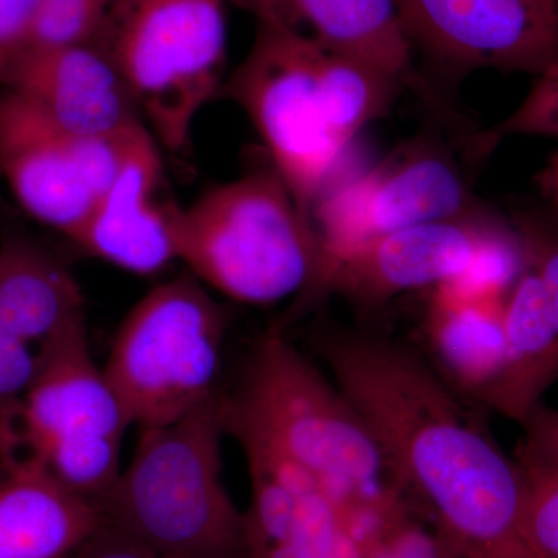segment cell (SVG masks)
Wrapping results in <instances>:
<instances>
[{
  "label": "cell",
  "instance_id": "6da1fadb",
  "mask_svg": "<svg viewBox=\"0 0 558 558\" xmlns=\"http://www.w3.org/2000/svg\"><path fill=\"white\" fill-rule=\"evenodd\" d=\"M314 348L354 405L402 494L421 499L457 558H537L526 473L428 360L387 337L318 330Z\"/></svg>",
  "mask_w": 558,
  "mask_h": 558
},
{
  "label": "cell",
  "instance_id": "7a4b0ae2",
  "mask_svg": "<svg viewBox=\"0 0 558 558\" xmlns=\"http://www.w3.org/2000/svg\"><path fill=\"white\" fill-rule=\"evenodd\" d=\"M220 411L306 470L339 513L402 497L357 410L281 328L260 337Z\"/></svg>",
  "mask_w": 558,
  "mask_h": 558
},
{
  "label": "cell",
  "instance_id": "3957f363",
  "mask_svg": "<svg viewBox=\"0 0 558 558\" xmlns=\"http://www.w3.org/2000/svg\"><path fill=\"white\" fill-rule=\"evenodd\" d=\"M140 432L130 465L97 502L101 519L171 558H247L244 513L222 480L220 395Z\"/></svg>",
  "mask_w": 558,
  "mask_h": 558
},
{
  "label": "cell",
  "instance_id": "277c9868",
  "mask_svg": "<svg viewBox=\"0 0 558 558\" xmlns=\"http://www.w3.org/2000/svg\"><path fill=\"white\" fill-rule=\"evenodd\" d=\"M175 241L197 281L244 304L303 296L317 274L312 220L275 170L222 183L179 208Z\"/></svg>",
  "mask_w": 558,
  "mask_h": 558
},
{
  "label": "cell",
  "instance_id": "5b68a950",
  "mask_svg": "<svg viewBox=\"0 0 558 558\" xmlns=\"http://www.w3.org/2000/svg\"><path fill=\"white\" fill-rule=\"evenodd\" d=\"M227 318L193 275L161 282L124 317L105 374L128 421L161 427L218 396Z\"/></svg>",
  "mask_w": 558,
  "mask_h": 558
},
{
  "label": "cell",
  "instance_id": "8992f818",
  "mask_svg": "<svg viewBox=\"0 0 558 558\" xmlns=\"http://www.w3.org/2000/svg\"><path fill=\"white\" fill-rule=\"evenodd\" d=\"M227 0H119L110 57L160 148L189 146L222 84Z\"/></svg>",
  "mask_w": 558,
  "mask_h": 558
},
{
  "label": "cell",
  "instance_id": "52a82bcc",
  "mask_svg": "<svg viewBox=\"0 0 558 558\" xmlns=\"http://www.w3.org/2000/svg\"><path fill=\"white\" fill-rule=\"evenodd\" d=\"M319 54L322 44L306 33L258 21L247 57L227 86L269 150L274 170L310 218L344 154L323 113Z\"/></svg>",
  "mask_w": 558,
  "mask_h": 558
},
{
  "label": "cell",
  "instance_id": "ba28073f",
  "mask_svg": "<svg viewBox=\"0 0 558 558\" xmlns=\"http://www.w3.org/2000/svg\"><path fill=\"white\" fill-rule=\"evenodd\" d=\"M472 209V194L457 160L435 143L413 140L318 197L311 211L318 266L363 242Z\"/></svg>",
  "mask_w": 558,
  "mask_h": 558
},
{
  "label": "cell",
  "instance_id": "9c48e42d",
  "mask_svg": "<svg viewBox=\"0 0 558 558\" xmlns=\"http://www.w3.org/2000/svg\"><path fill=\"white\" fill-rule=\"evenodd\" d=\"M505 222L475 208L363 242L323 260L303 300L336 293L355 306L374 307L402 293L438 288L461 277Z\"/></svg>",
  "mask_w": 558,
  "mask_h": 558
},
{
  "label": "cell",
  "instance_id": "30bf717a",
  "mask_svg": "<svg viewBox=\"0 0 558 558\" xmlns=\"http://www.w3.org/2000/svg\"><path fill=\"white\" fill-rule=\"evenodd\" d=\"M407 35L462 70L538 75L558 60V0H396Z\"/></svg>",
  "mask_w": 558,
  "mask_h": 558
},
{
  "label": "cell",
  "instance_id": "8fae6325",
  "mask_svg": "<svg viewBox=\"0 0 558 558\" xmlns=\"http://www.w3.org/2000/svg\"><path fill=\"white\" fill-rule=\"evenodd\" d=\"M0 170L22 207L69 240L97 202L86 137L61 130L10 90L0 97Z\"/></svg>",
  "mask_w": 558,
  "mask_h": 558
},
{
  "label": "cell",
  "instance_id": "7c38bea8",
  "mask_svg": "<svg viewBox=\"0 0 558 558\" xmlns=\"http://www.w3.org/2000/svg\"><path fill=\"white\" fill-rule=\"evenodd\" d=\"M131 427L112 385L90 354L86 318L69 319L39 343L21 414V459H35L70 435L123 438Z\"/></svg>",
  "mask_w": 558,
  "mask_h": 558
},
{
  "label": "cell",
  "instance_id": "4fadbf2b",
  "mask_svg": "<svg viewBox=\"0 0 558 558\" xmlns=\"http://www.w3.org/2000/svg\"><path fill=\"white\" fill-rule=\"evenodd\" d=\"M161 172L159 142L145 128L132 138L119 174L72 241L95 258L143 277L179 259V208L157 201Z\"/></svg>",
  "mask_w": 558,
  "mask_h": 558
},
{
  "label": "cell",
  "instance_id": "5bb4252c",
  "mask_svg": "<svg viewBox=\"0 0 558 558\" xmlns=\"http://www.w3.org/2000/svg\"><path fill=\"white\" fill-rule=\"evenodd\" d=\"M3 83L69 134L117 138L145 124L109 51L95 44L22 51Z\"/></svg>",
  "mask_w": 558,
  "mask_h": 558
},
{
  "label": "cell",
  "instance_id": "9a60e30c",
  "mask_svg": "<svg viewBox=\"0 0 558 558\" xmlns=\"http://www.w3.org/2000/svg\"><path fill=\"white\" fill-rule=\"evenodd\" d=\"M98 506L22 459L0 475V558H68L97 531Z\"/></svg>",
  "mask_w": 558,
  "mask_h": 558
},
{
  "label": "cell",
  "instance_id": "2e32d148",
  "mask_svg": "<svg viewBox=\"0 0 558 558\" xmlns=\"http://www.w3.org/2000/svg\"><path fill=\"white\" fill-rule=\"evenodd\" d=\"M258 21L306 33L323 47L376 65L403 84L411 78L413 44L396 0H238Z\"/></svg>",
  "mask_w": 558,
  "mask_h": 558
},
{
  "label": "cell",
  "instance_id": "e0dca14e",
  "mask_svg": "<svg viewBox=\"0 0 558 558\" xmlns=\"http://www.w3.org/2000/svg\"><path fill=\"white\" fill-rule=\"evenodd\" d=\"M425 332L432 366L462 399L486 407L508 359L505 301L459 296L432 289Z\"/></svg>",
  "mask_w": 558,
  "mask_h": 558
},
{
  "label": "cell",
  "instance_id": "ac0fdd59",
  "mask_svg": "<svg viewBox=\"0 0 558 558\" xmlns=\"http://www.w3.org/2000/svg\"><path fill=\"white\" fill-rule=\"evenodd\" d=\"M508 359L486 409L523 424L558 380V332L545 290L526 267L505 301Z\"/></svg>",
  "mask_w": 558,
  "mask_h": 558
},
{
  "label": "cell",
  "instance_id": "d6986e66",
  "mask_svg": "<svg viewBox=\"0 0 558 558\" xmlns=\"http://www.w3.org/2000/svg\"><path fill=\"white\" fill-rule=\"evenodd\" d=\"M83 293L68 269L24 241L0 247V326L27 343H43L83 314Z\"/></svg>",
  "mask_w": 558,
  "mask_h": 558
},
{
  "label": "cell",
  "instance_id": "ffe728a7",
  "mask_svg": "<svg viewBox=\"0 0 558 558\" xmlns=\"http://www.w3.org/2000/svg\"><path fill=\"white\" fill-rule=\"evenodd\" d=\"M318 86L330 135L347 150L359 132L391 109L403 83L369 62L322 46Z\"/></svg>",
  "mask_w": 558,
  "mask_h": 558
},
{
  "label": "cell",
  "instance_id": "44dd1931",
  "mask_svg": "<svg viewBox=\"0 0 558 558\" xmlns=\"http://www.w3.org/2000/svg\"><path fill=\"white\" fill-rule=\"evenodd\" d=\"M121 439L109 435H70L54 439L33 461L62 486L98 501L119 480Z\"/></svg>",
  "mask_w": 558,
  "mask_h": 558
},
{
  "label": "cell",
  "instance_id": "7402d4cb",
  "mask_svg": "<svg viewBox=\"0 0 558 558\" xmlns=\"http://www.w3.org/2000/svg\"><path fill=\"white\" fill-rule=\"evenodd\" d=\"M117 2L119 0H38L22 51L95 44Z\"/></svg>",
  "mask_w": 558,
  "mask_h": 558
},
{
  "label": "cell",
  "instance_id": "603a6c76",
  "mask_svg": "<svg viewBox=\"0 0 558 558\" xmlns=\"http://www.w3.org/2000/svg\"><path fill=\"white\" fill-rule=\"evenodd\" d=\"M36 371L32 344L0 326V465L21 459V414Z\"/></svg>",
  "mask_w": 558,
  "mask_h": 558
},
{
  "label": "cell",
  "instance_id": "cb8c5ba5",
  "mask_svg": "<svg viewBox=\"0 0 558 558\" xmlns=\"http://www.w3.org/2000/svg\"><path fill=\"white\" fill-rule=\"evenodd\" d=\"M509 137L558 138V60L534 76V84L505 120L476 134V159L494 153Z\"/></svg>",
  "mask_w": 558,
  "mask_h": 558
},
{
  "label": "cell",
  "instance_id": "d4e9b609",
  "mask_svg": "<svg viewBox=\"0 0 558 558\" xmlns=\"http://www.w3.org/2000/svg\"><path fill=\"white\" fill-rule=\"evenodd\" d=\"M339 510L325 492L304 499L288 538L256 558H329L339 534Z\"/></svg>",
  "mask_w": 558,
  "mask_h": 558
},
{
  "label": "cell",
  "instance_id": "484cf974",
  "mask_svg": "<svg viewBox=\"0 0 558 558\" xmlns=\"http://www.w3.org/2000/svg\"><path fill=\"white\" fill-rule=\"evenodd\" d=\"M524 527L537 558H558V473L527 470Z\"/></svg>",
  "mask_w": 558,
  "mask_h": 558
},
{
  "label": "cell",
  "instance_id": "4316f807",
  "mask_svg": "<svg viewBox=\"0 0 558 558\" xmlns=\"http://www.w3.org/2000/svg\"><path fill=\"white\" fill-rule=\"evenodd\" d=\"M527 267L545 290L558 332V223L542 218H524L519 223Z\"/></svg>",
  "mask_w": 558,
  "mask_h": 558
},
{
  "label": "cell",
  "instance_id": "83f0119b",
  "mask_svg": "<svg viewBox=\"0 0 558 558\" xmlns=\"http://www.w3.org/2000/svg\"><path fill=\"white\" fill-rule=\"evenodd\" d=\"M365 554L366 558H457L438 532L410 520L409 513L400 517Z\"/></svg>",
  "mask_w": 558,
  "mask_h": 558
},
{
  "label": "cell",
  "instance_id": "f1b7e54d",
  "mask_svg": "<svg viewBox=\"0 0 558 558\" xmlns=\"http://www.w3.org/2000/svg\"><path fill=\"white\" fill-rule=\"evenodd\" d=\"M517 461L523 469L558 473V410L539 403L521 424Z\"/></svg>",
  "mask_w": 558,
  "mask_h": 558
},
{
  "label": "cell",
  "instance_id": "f546056e",
  "mask_svg": "<svg viewBox=\"0 0 558 558\" xmlns=\"http://www.w3.org/2000/svg\"><path fill=\"white\" fill-rule=\"evenodd\" d=\"M38 0H0V83L21 51Z\"/></svg>",
  "mask_w": 558,
  "mask_h": 558
},
{
  "label": "cell",
  "instance_id": "4dcf8cb0",
  "mask_svg": "<svg viewBox=\"0 0 558 558\" xmlns=\"http://www.w3.org/2000/svg\"><path fill=\"white\" fill-rule=\"evenodd\" d=\"M68 558H171L101 519L100 526Z\"/></svg>",
  "mask_w": 558,
  "mask_h": 558
},
{
  "label": "cell",
  "instance_id": "1f68e13d",
  "mask_svg": "<svg viewBox=\"0 0 558 558\" xmlns=\"http://www.w3.org/2000/svg\"><path fill=\"white\" fill-rule=\"evenodd\" d=\"M546 179H548L549 191L558 209V153L550 159L548 171H546Z\"/></svg>",
  "mask_w": 558,
  "mask_h": 558
},
{
  "label": "cell",
  "instance_id": "d6a6232c",
  "mask_svg": "<svg viewBox=\"0 0 558 558\" xmlns=\"http://www.w3.org/2000/svg\"><path fill=\"white\" fill-rule=\"evenodd\" d=\"M2 472H3V468H2V465H0V475H2Z\"/></svg>",
  "mask_w": 558,
  "mask_h": 558
}]
</instances>
